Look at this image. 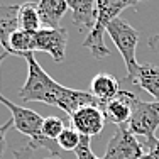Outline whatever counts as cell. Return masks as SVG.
<instances>
[{"mask_svg": "<svg viewBox=\"0 0 159 159\" xmlns=\"http://www.w3.org/2000/svg\"><path fill=\"white\" fill-rule=\"evenodd\" d=\"M0 48H2V46H0Z\"/></svg>", "mask_w": 159, "mask_h": 159, "instance_id": "26", "label": "cell"}, {"mask_svg": "<svg viewBox=\"0 0 159 159\" xmlns=\"http://www.w3.org/2000/svg\"><path fill=\"white\" fill-rule=\"evenodd\" d=\"M0 103L3 107L9 108V112L12 113V124L14 127L17 129L20 134L27 135L29 142L27 146L31 147L32 151L36 149H46L52 156H59V146L58 142L54 141H49L43 135V122H44V117H41L37 112L31 110V108H25L20 107V105L10 102L9 98H5L0 93Z\"/></svg>", "mask_w": 159, "mask_h": 159, "instance_id": "3", "label": "cell"}, {"mask_svg": "<svg viewBox=\"0 0 159 159\" xmlns=\"http://www.w3.org/2000/svg\"><path fill=\"white\" fill-rule=\"evenodd\" d=\"M159 127V102H142L139 100L134 108L127 129L135 137H144V141H154L156 129Z\"/></svg>", "mask_w": 159, "mask_h": 159, "instance_id": "5", "label": "cell"}, {"mask_svg": "<svg viewBox=\"0 0 159 159\" xmlns=\"http://www.w3.org/2000/svg\"><path fill=\"white\" fill-rule=\"evenodd\" d=\"M71 127L78 130L80 135H86V137H95L98 135L105 127V113L98 105H86V107L78 108L73 115L70 117Z\"/></svg>", "mask_w": 159, "mask_h": 159, "instance_id": "8", "label": "cell"}, {"mask_svg": "<svg viewBox=\"0 0 159 159\" xmlns=\"http://www.w3.org/2000/svg\"><path fill=\"white\" fill-rule=\"evenodd\" d=\"M137 102H139V98L132 92L120 90L113 98H110L108 102H105L102 105V110L105 113V119L113 122L117 127L127 125L132 113H134V108L137 105Z\"/></svg>", "mask_w": 159, "mask_h": 159, "instance_id": "9", "label": "cell"}, {"mask_svg": "<svg viewBox=\"0 0 159 159\" xmlns=\"http://www.w3.org/2000/svg\"><path fill=\"white\" fill-rule=\"evenodd\" d=\"M19 7L20 5H0V46L7 54H12L10 36L20 29L19 27Z\"/></svg>", "mask_w": 159, "mask_h": 159, "instance_id": "10", "label": "cell"}, {"mask_svg": "<svg viewBox=\"0 0 159 159\" xmlns=\"http://www.w3.org/2000/svg\"><path fill=\"white\" fill-rule=\"evenodd\" d=\"M46 159H59L58 156H51V157H46Z\"/></svg>", "mask_w": 159, "mask_h": 159, "instance_id": "25", "label": "cell"}, {"mask_svg": "<svg viewBox=\"0 0 159 159\" xmlns=\"http://www.w3.org/2000/svg\"><path fill=\"white\" fill-rule=\"evenodd\" d=\"M19 27L27 32H37L39 29H43L37 3L34 2L20 3V7H19Z\"/></svg>", "mask_w": 159, "mask_h": 159, "instance_id": "15", "label": "cell"}, {"mask_svg": "<svg viewBox=\"0 0 159 159\" xmlns=\"http://www.w3.org/2000/svg\"><path fill=\"white\" fill-rule=\"evenodd\" d=\"M14 152V159H32V149L25 144L22 149H17V151H12Z\"/></svg>", "mask_w": 159, "mask_h": 159, "instance_id": "21", "label": "cell"}, {"mask_svg": "<svg viewBox=\"0 0 159 159\" xmlns=\"http://www.w3.org/2000/svg\"><path fill=\"white\" fill-rule=\"evenodd\" d=\"M66 43H68V31L63 27H43L32 36V52L43 51L51 54L56 63H63L66 56Z\"/></svg>", "mask_w": 159, "mask_h": 159, "instance_id": "7", "label": "cell"}, {"mask_svg": "<svg viewBox=\"0 0 159 159\" xmlns=\"http://www.w3.org/2000/svg\"><path fill=\"white\" fill-rule=\"evenodd\" d=\"M144 154L142 142L129 130L127 125H119L108 141L102 159H141Z\"/></svg>", "mask_w": 159, "mask_h": 159, "instance_id": "6", "label": "cell"}, {"mask_svg": "<svg viewBox=\"0 0 159 159\" xmlns=\"http://www.w3.org/2000/svg\"><path fill=\"white\" fill-rule=\"evenodd\" d=\"M120 92V81L110 73H98L90 81V93L102 105Z\"/></svg>", "mask_w": 159, "mask_h": 159, "instance_id": "11", "label": "cell"}, {"mask_svg": "<svg viewBox=\"0 0 159 159\" xmlns=\"http://www.w3.org/2000/svg\"><path fill=\"white\" fill-rule=\"evenodd\" d=\"M90 141H92L90 137H86V135H81V141H80L78 147L75 149L76 159H98L95 154L92 152V146H90Z\"/></svg>", "mask_w": 159, "mask_h": 159, "instance_id": "18", "label": "cell"}, {"mask_svg": "<svg viewBox=\"0 0 159 159\" xmlns=\"http://www.w3.org/2000/svg\"><path fill=\"white\" fill-rule=\"evenodd\" d=\"M80 141H81V135H80L78 130H75L73 127H66L61 132V135L56 139V142H58V146L61 151H75L78 147Z\"/></svg>", "mask_w": 159, "mask_h": 159, "instance_id": "17", "label": "cell"}, {"mask_svg": "<svg viewBox=\"0 0 159 159\" xmlns=\"http://www.w3.org/2000/svg\"><path fill=\"white\" fill-rule=\"evenodd\" d=\"M68 9L71 10L75 25H78L80 31L88 29L92 31L95 24V10H97V0H66Z\"/></svg>", "mask_w": 159, "mask_h": 159, "instance_id": "12", "label": "cell"}, {"mask_svg": "<svg viewBox=\"0 0 159 159\" xmlns=\"http://www.w3.org/2000/svg\"><path fill=\"white\" fill-rule=\"evenodd\" d=\"M130 81L147 92L151 97H154V102H159V66L139 64L137 73Z\"/></svg>", "mask_w": 159, "mask_h": 159, "instance_id": "13", "label": "cell"}, {"mask_svg": "<svg viewBox=\"0 0 159 159\" xmlns=\"http://www.w3.org/2000/svg\"><path fill=\"white\" fill-rule=\"evenodd\" d=\"M107 34L110 36L115 48L122 54L124 63H125V70H127L125 81H130L139 70V63L135 59V49H137V44H139L137 29H134L129 22H125L124 19L119 17L108 24Z\"/></svg>", "mask_w": 159, "mask_h": 159, "instance_id": "4", "label": "cell"}, {"mask_svg": "<svg viewBox=\"0 0 159 159\" xmlns=\"http://www.w3.org/2000/svg\"><path fill=\"white\" fill-rule=\"evenodd\" d=\"M7 56H9V54H7V52H2V54H0V64L3 63V59H5Z\"/></svg>", "mask_w": 159, "mask_h": 159, "instance_id": "23", "label": "cell"}, {"mask_svg": "<svg viewBox=\"0 0 159 159\" xmlns=\"http://www.w3.org/2000/svg\"><path fill=\"white\" fill-rule=\"evenodd\" d=\"M147 44H149V48L152 49L154 52H157V54H159V34H156V36L151 37Z\"/></svg>", "mask_w": 159, "mask_h": 159, "instance_id": "22", "label": "cell"}, {"mask_svg": "<svg viewBox=\"0 0 159 159\" xmlns=\"http://www.w3.org/2000/svg\"><path fill=\"white\" fill-rule=\"evenodd\" d=\"M146 0H97V10H95V24L92 31L83 41V48L90 49L92 56L97 59H103L110 54V49L103 43V34L107 32V27L112 20L119 19L122 10L134 7Z\"/></svg>", "mask_w": 159, "mask_h": 159, "instance_id": "2", "label": "cell"}, {"mask_svg": "<svg viewBox=\"0 0 159 159\" xmlns=\"http://www.w3.org/2000/svg\"><path fill=\"white\" fill-rule=\"evenodd\" d=\"M24 58L27 61V80L19 90V98L22 102H41L52 105L61 108L70 117L78 108L86 105H98L102 108V103L90 92L68 88L52 80L46 73V70H43V66L37 63L32 52L25 54Z\"/></svg>", "mask_w": 159, "mask_h": 159, "instance_id": "1", "label": "cell"}, {"mask_svg": "<svg viewBox=\"0 0 159 159\" xmlns=\"http://www.w3.org/2000/svg\"><path fill=\"white\" fill-rule=\"evenodd\" d=\"M141 159H152V157H151V156H149V154H144V156H142Z\"/></svg>", "mask_w": 159, "mask_h": 159, "instance_id": "24", "label": "cell"}, {"mask_svg": "<svg viewBox=\"0 0 159 159\" xmlns=\"http://www.w3.org/2000/svg\"><path fill=\"white\" fill-rule=\"evenodd\" d=\"M10 127H14L12 119H10L9 122H5L3 125H0V157L3 156V152H5V149H7V139H5V134H7V130H9Z\"/></svg>", "mask_w": 159, "mask_h": 159, "instance_id": "20", "label": "cell"}, {"mask_svg": "<svg viewBox=\"0 0 159 159\" xmlns=\"http://www.w3.org/2000/svg\"><path fill=\"white\" fill-rule=\"evenodd\" d=\"M64 129H66V127H64L63 119L54 117V115L46 117L44 122H43V135L46 139H49V141H54L56 142V139L61 135V132L64 130Z\"/></svg>", "mask_w": 159, "mask_h": 159, "instance_id": "16", "label": "cell"}, {"mask_svg": "<svg viewBox=\"0 0 159 159\" xmlns=\"http://www.w3.org/2000/svg\"><path fill=\"white\" fill-rule=\"evenodd\" d=\"M142 147H144V152L149 154L152 159H159V139H154V141H144Z\"/></svg>", "mask_w": 159, "mask_h": 159, "instance_id": "19", "label": "cell"}, {"mask_svg": "<svg viewBox=\"0 0 159 159\" xmlns=\"http://www.w3.org/2000/svg\"><path fill=\"white\" fill-rule=\"evenodd\" d=\"M37 9H39L41 22L44 27L56 29L59 27V22L68 10V2L66 0H39Z\"/></svg>", "mask_w": 159, "mask_h": 159, "instance_id": "14", "label": "cell"}]
</instances>
